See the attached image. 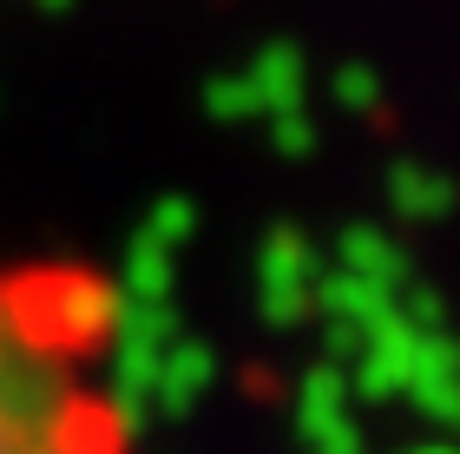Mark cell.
Masks as SVG:
<instances>
[{"label":"cell","instance_id":"cell-1","mask_svg":"<svg viewBox=\"0 0 460 454\" xmlns=\"http://www.w3.org/2000/svg\"><path fill=\"white\" fill-rule=\"evenodd\" d=\"M119 283L86 263H0V454H125L132 415L93 382Z\"/></svg>","mask_w":460,"mask_h":454},{"label":"cell","instance_id":"cell-2","mask_svg":"<svg viewBox=\"0 0 460 454\" xmlns=\"http://www.w3.org/2000/svg\"><path fill=\"white\" fill-rule=\"evenodd\" d=\"M316 277H323V251L303 231L277 224V231L263 237V251H257V309H263V323H277V329L309 323L316 316Z\"/></svg>","mask_w":460,"mask_h":454},{"label":"cell","instance_id":"cell-3","mask_svg":"<svg viewBox=\"0 0 460 454\" xmlns=\"http://www.w3.org/2000/svg\"><path fill=\"white\" fill-rule=\"evenodd\" d=\"M414 349H421V329L402 323V316L388 309V316L362 336L355 362L342 369V376H349V396H362V402H375V396H408V382H414Z\"/></svg>","mask_w":460,"mask_h":454},{"label":"cell","instance_id":"cell-4","mask_svg":"<svg viewBox=\"0 0 460 454\" xmlns=\"http://www.w3.org/2000/svg\"><path fill=\"white\" fill-rule=\"evenodd\" d=\"M329 271H349V277H362L368 290H382V297H402L408 290V251L394 244L388 231H375V224H349V231L336 237V257H329Z\"/></svg>","mask_w":460,"mask_h":454},{"label":"cell","instance_id":"cell-5","mask_svg":"<svg viewBox=\"0 0 460 454\" xmlns=\"http://www.w3.org/2000/svg\"><path fill=\"white\" fill-rule=\"evenodd\" d=\"M211 382H217V349L198 343V336H178L172 349H164V362H158V402L152 408H164V415H191Z\"/></svg>","mask_w":460,"mask_h":454},{"label":"cell","instance_id":"cell-6","mask_svg":"<svg viewBox=\"0 0 460 454\" xmlns=\"http://www.w3.org/2000/svg\"><path fill=\"white\" fill-rule=\"evenodd\" d=\"M243 79H250V93H257L263 119H277V112H303V106H309V67H303V53L289 47V40L263 47V53L243 67Z\"/></svg>","mask_w":460,"mask_h":454},{"label":"cell","instance_id":"cell-7","mask_svg":"<svg viewBox=\"0 0 460 454\" xmlns=\"http://www.w3.org/2000/svg\"><path fill=\"white\" fill-rule=\"evenodd\" d=\"M388 211H402L408 224H441L454 211V178L434 172L428 158H402L388 172Z\"/></svg>","mask_w":460,"mask_h":454},{"label":"cell","instance_id":"cell-8","mask_svg":"<svg viewBox=\"0 0 460 454\" xmlns=\"http://www.w3.org/2000/svg\"><path fill=\"white\" fill-rule=\"evenodd\" d=\"M394 309V297L382 290H368L362 277H349V271H329L323 263V277H316V316L323 323H349V329H375Z\"/></svg>","mask_w":460,"mask_h":454},{"label":"cell","instance_id":"cell-9","mask_svg":"<svg viewBox=\"0 0 460 454\" xmlns=\"http://www.w3.org/2000/svg\"><path fill=\"white\" fill-rule=\"evenodd\" d=\"M125 303H172L178 290V251H158V244L132 237V251H125V271L112 277Z\"/></svg>","mask_w":460,"mask_h":454},{"label":"cell","instance_id":"cell-10","mask_svg":"<svg viewBox=\"0 0 460 454\" xmlns=\"http://www.w3.org/2000/svg\"><path fill=\"white\" fill-rule=\"evenodd\" d=\"M349 376L336 362H316V369H303V382H296V435H309V428H329V422H349Z\"/></svg>","mask_w":460,"mask_h":454},{"label":"cell","instance_id":"cell-11","mask_svg":"<svg viewBox=\"0 0 460 454\" xmlns=\"http://www.w3.org/2000/svg\"><path fill=\"white\" fill-rule=\"evenodd\" d=\"M204 112H211V119H230V126H237V119H263V106H257V93H250L243 73L211 79V86H204Z\"/></svg>","mask_w":460,"mask_h":454},{"label":"cell","instance_id":"cell-12","mask_svg":"<svg viewBox=\"0 0 460 454\" xmlns=\"http://www.w3.org/2000/svg\"><path fill=\"white\" fill-rule=\"evenodd\" d=\"M191 224H198V218H191V198H158L138 237H145V244H158V251H178V244L191 237Z\"/></svg>","mask_w":460,"mask_h":454},{"label":"cell","instance_id":"cell-13","mask_svg":"<svg viewBox=\"0 0 460 454\" xmlns=\"http://www.w3.org/2000/svg\"><path fill=\"white\" fill-rule=\"evenodd\" d=\"M408 396H414V408H421L428 422L460 428V376H421V382H408Z\"/></svg>","mask_w":460,"mask_h":454},{"label":"cell","instance_id":"cell-14","mask_svg":"<svg viewBox=\"0 0 460 454\" xmlns=\"http://www.w3.org/2000/svg\"><path fill=\"white\" fill-rule=\"evenodd\" d=\"M263 126H270V146H277L283 158H309L323 146V126L309 119V106L303 112H277V119H263Z\"/></svg>","mask_w":460,"mask_h":454},{"label":"cell","instance_id":"cell-15","mask_svg":"<svg viewBox=\"0 0 460 454\" xmlns=\"http://www.w3.org/2000/svg\"><path fill=\"white\" fill-rule=\"evenodd\" d=\"M336 106L375 112V106H382V73H375V67H355V59H349V67L336 73Z\"/></svg>","mask_w":460,"mask_h":454},{"label":"cell","instance_id":"cell-16","mask_svg":"<svg viewBox=\"0 0 460 454\" xmlns=\"http://www.w3.org/2000/svg\"><path fill=\"white\" fill-rule=\"evenodd\" d=\"M303 454H368V448H362V428L355 422H329V428H309L303 435Z\"/></svg>","mask_w":460,"mask_h":454},{"label":"cell","instance_id":"cell-17","mask_svg":"<svg viewBox=\"0 0 460 454\" xmlns=\"http://www.w3.org/2000/svg\"><path fill=\"white\" fill-rule=\"evenodd\" d=\"M421 454H460V448H421Z\"/></svg>","mask_w":460,"mask_h":454}]
</instances>
